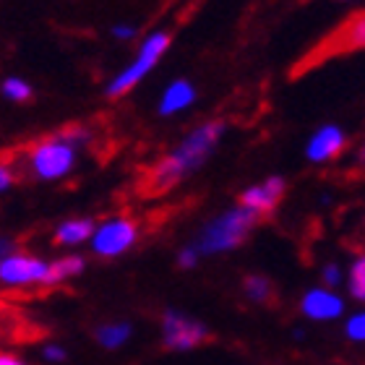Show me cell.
I'll return each instance as SVG.
<instances>
[{
    "mask_svg": "<svg viewBox=\"0 0 365 365\" xmlns=\"http://www.w3.org/2000/svg\"><path fill=\"white\" fill-rule=\"evenodd\" d=\"M11 182H14V175L8 173V168H3V170H0V188H8Z\"/></svg>",
    "mask_w": 365,
    "mask_h": 365,
    "instance_id": "cb8c5ba5",
    "label": "cell"
},
{
    "mask_svg": "<svg viewBox=\"0 0 365 365\" xmlns=\"http://www.w3.org/2000/svg\"><path fill=\"white\" fill-rule=\"evenodd\" d=\"M344 149V133L342 128L336 125H324L321 130L313 133V138L308 141V149H305V157L316 165H324V162L334 160L336 154Z\"/></svg>",
    "mask_w": 365,
    "mask_h": 365,
    "instance_id": "8fae6325",
    "label": "cell"
},
{
    "mask_svg": "<svg viewBox=\"0 0 365 365\" xmlns=\"http://www.w3.org/2000/svg\"><path fill=\"white\" fill-rule=\"evenodd\" d=\"M113 34L118 39H128V37H133V34H136V29H133V26H115Z\"/></svg>",
    "mask_w": 365,
    "mask_h": 365,
    "instance_id": "603a6c76",
    "label": "cell"
},
{
    "mask_svg": "<svg viewBox=\"0 0 365 365\" xmlns=\"http://www.w3.org/2000/svg\"><path fill=\"white\" fill-rule=\"evenodd\" d=\"M282 196H284V180L282 178H267L261 185H251L240 193V206L256 214H269L274 212V206L279 204Z\"/></svg>",
    "mask_w": 365,
    "mask_h": 365,
    "instance_id": "9c48e42d",
    "label": "cell"
},
{
    "mask_svg": "<svg viewBox=\"0 0 365 365\" xmlns=\"http://www.w3.org/2000/svg\"><path fill=\"white\" fill-rule=\"evenodd\" d=\"M196 99V89L185 81V78H178L175 84H170L162 94V102H160V115H175L180 110L190 105Z\"/></svg>",
    "mask_w": 365,
    "mask_h": 365,
    "instance_id": "4fadbf2b",
    "label": "cell"
},
{
    "mask_svg": "<svg viewBox=\"0 0 365 365\" xmlns=\"http://www.w3.org/2000/svg\"><path fill=\"white\" fill-rule=\"evenodd\" d=\"M138 227L136 222L128 217H113V220L102 222L91 237V251L102 256V259H115L136 243Z\"/></svg>",
    "mask_w": 365,
    "mask_h": 365,
    "instance_id": "8992f818",
    "label": "cell"
},
{
    "mask_svg": "<svg viewBox=\"0 0 365 365\" xmlns=\"http://www.w3.org/2000/svg\"><path fill=\"white\" fill-rule=\"evenodd\" d=\"M3 94L11 97L14 102H26V99H31V86L26 81H21V78H6L3 81Z\"/></svg>",
    "mask_w": 365,
    "mask_h": 365,
    "instance_id": "ac0fdd59",
    "label": "cell"
},
{
    "mask_svg": "<svg viewBox=\"0 0 365 365\" xmlns=\"http://www.w3.org/2000/svg\"><path fill=\"white\" fill-rule=\"evenodd\" d=\"M256 222H259V214L251 212V209H245V206L227 209V212L217 214L214 220L206 222L193 248H196L201 256L232 251V248L245 243V237L251 235V230L256 227Z\"/></svg>",
    "mask_w": 365,
    "mask_h": 365,
    "instance_id": "7a4b0ae2",
    "label": "cell"
},
{
    "mask_svg": "<svg viewBox=\"0 0 365 365\" xmlns=\"http://www.w3.org/2000/svg\"><path fill=\"white\" fill-rule=\"evenodd\" d=\"M81 272H84V259L81 256H63V259L50 264L42 287H55V284H61V282L71 279V277H76Z\"/></svg>",
    "mask_w": 365,
    "mask_h": 365,
    "instance_id": "5bb4252c",
    "label": "cell"
},
{
    "mask_svg": "<svg viewBox=\"0 0 365 365\" xmlns=\"http://www.w3.org/2000/svg\"><path fill=\"white\" fill-rule=\"evenodd\" d=\"M201 253L196 251V248H182L180 253H178V264H180V269H190L196 267V261Z\"/></svg>",
    "mask_w": 365,
    "mask_h": 365,
    "instance_id": "ffe728a7",
    "label": "cell"
},
{
    "mask_svg": "<svg viewBox=\"0 0 365 365\" xmlns=\"http://www.w3.org/2000/svg\"><path fill=\"white\" fill-rule=\"evenodd\" d=\"M97 336V342L107 350H115V347H120V344L128 342L130 336V324L125 321H113V324H102V327L94 331Z\"/></svg>",
    "mask_w": 365,
    "mask_h": 365,
    "instance_id": "9a60e30c",
    "label": "cell"
},
{
    "mask_svg": "<svg viewBox=\"0 0 365 365\" xmlns=\"http://www.w3.org/2000/svg\"><path fill=\"white\" fill-rule=\"evenodd\" d=\"M350 292L355 300H365V253L355 259L350 269Z\"/></svg>",
    "mask_w": 365,
    "mask_h": 365,
    "instance_id": "e0dca14e",
    "label": "cell"
},
{
    "mask_svg": "<svg viewBox=\"0 0 365 365\" xmlns=\"http://www.w3.org/2000/svg\"><path fill=\"white\" fill-rule=\"evenodd\" d=\"M168 47H170V31H154V34H149V37L144 39V45H141V50H138L136 61L130 63L120 76H115L113 81H110V86H107V97L118 99V97H123L125 91L133 89V86H136L138 81L160 63V58L165 55Z\"/></svg>",
    "mask_w": 365,
    "mask_h": 365,
    "instance_id": "277c9868",
    "label": "cell"
},
{
    "mask_svg": "<svg viewBox=\"0 0 365 365\" xmlns=\"http://www.w3.org/2000/svg\"><path fill=\"white\" fill-rule=\"evenodd\" d=\"M222 133H225V123L222 120H209L204 125H198L196 130H190L188 136L182 138L175 152H170L168 157H162L152 168L149 178L144 180V190L152 196H160L188 175H193L214 152V146L220 144Z\"/></svg>",
    "mask_w": 365,
    "mask_h": 365,
    "instance_id": "6da1fadb",
    "label": "cell"
},
{
    "mask_svg": "<svg viewBox=\"0 0 365 365\" xmlns=\"http://www.w3.org/2000/svg\"><path fill=\"white\" fill-rule=\"evenodd\" d=\"M47 269L37 256H24V253H14V256H3L0 261V282L6 287H29V284H45Z\"/></svg>",
    "mask_w": 365,
    "mask_h": 365,
    "instance_id": "ba28073f",
    "label": "cell"
},
{
    "mask_svg": "<svg viewBox=\"0 0 365 365\" xmlns=\"http://www.w3.org/2000/svg\"><path fill=\"white\" fill-rule=\"evenodd\" d=\"M300 311L313 321H331L336 316H342L344 303L342 297H336L329 289H308L300 300Z\"/></svg>",
    "mask_w": 365,
    "mask_h": 365,
    "instance_id": "30bf717a",
    "label": "cell"
},
{
    "mask_svg": "<svg viewBox=\"0 0 365 365\" xmlns=\"http://www.w3.org/2000/svg\"><path fill=\"white\" fill-rule=\"evenodd\" d=\"M78 146L71 141V136L63 130L58 136H47L31 146L26 154V168L37 180H61L68 175L76 162Z\"/></svg>",
    "mask_w": 365,
    "mask_h": 365,
    "instance_id": "3957f363",
    "label": "cell"
},
{
    "mask_svg": "<svg viewBox=\"0 0 365 365\" xmlns=\"http://www.w3.org/2000/svg\"><path fill=\"white\" fill-rule=\"evenodd\" d=\"M352 50H365V14H355L339 29L331 31L319 45V50L308 55V61L321 63L339 53H352Z\"/></svg>",
    "mask_w": 365,
    "mask_h": 365,
    "instance_id": "52a82bcc",
    "label": "cell"
},
{
    "mask_svg": "<svg viewBox=\"0 0 365 365\" xmlns=\"http://www.w3.org/2000/svg\"><path fill=\"white\" fill-rule=\"evenodd\" d=\"M212 339V331L196 319H188L178 311H165L162 316V344L168 350L185 352L193 347H201Z\"/></svg>",
    "mask_w": 365,
    "mask_h": 365,
    "instance_id": "5b68a950",
    "label": "cell"
},
{
    "mask_svg": "<svg viewBox=\"0 0 365 365\" xmlns=\"http://www.w3.org/2000/svg\"><path fill=\"white\" fill-rule=\"evenodd\" d=\"M97 227L91 220H66L55 227L53 243L55 245H81L84 240L94 237Z\"/></svg>",
    "mask_w": 365,
    "mask_h": 365,
    "instance_id": "7c38bea8",
    "label": "cell"
},
{
    "mask_svg": "<svg viewBox=\"0 0 365 365\" xmlns=\"http://www.w3.org/2000/svg\"><path fill=\"white\" fill-rule=\"evenodd\" d=\"M339 279H342L339 269H336L334 264H329V267L324 269V282H327V287H334V284H339Z\"/></svg>",
    "mask_w": 365,
    "mask_h": 365,
    "instance_id": "7402d4cb",
    "label": "cell"
},
{
    "mask_svg": "<svg viewBox=\"0 0 365 365\" xmlns=\"http://www.w3.org/2000/svg\"><path fill=\"white\" fill-rule=\"evenodd\" d=\"M344 334L350 336L352 342H365V313H355V316L347 321Z\"/></svg>",
    "mask_w": 365,
    "mask_h": 365,
    "instance_id": "d6986e66",
    "label": "cell"
},
{
    "mask_svg": "<svg viewBox=\"0 0 365 365\" xmlns=\"http://www.w3.org/2000/svg\"><path fill=\"white\" fill-rule=\"evenodd\" d=\"M243 292L248 295V300H253V303H261V305H267V303H272V300H274L272 279L261 277V274H251V277H245Z\"/></svg>",
    "mask_w": 365,
    "mask_h": 365,
    "instance_id": "2e32d148",
    "label": "cell"
},
{
    "mask_svg": "<svg viewBox=\"0 0 365 365\" xmlns=\"http://www.w3.org/2000/svg\"><path fill=\"white\" fill-rule=\"evenodd\" d=\"M0 365H24V363L16 355H8L6 352V355H0Z\"/></svg>",
    "mask_w": 365,
    "mask_h": 365,
    "instance_id": "d4e9b609",
    "label": "cell"
},
{
    "mask_svg": "<svg viewBox=\"0 0 365 365\" xmlns=\"http://www.w3.org/2000/svg\"><path fill=\"white\" fill-rule=\"evenodd\" d=\"M358 162H360V165H365V146L358 152Z\"/></svg>",
    "mask_w": 365,
    "mask_h": 365,
    "instance_id": "484cf974",
    "label": "cell"
},
{
    "mask_svg": "<svg viewBox=\"0 0 365 365\" xmlns=\"http://www.w3.org/2000/svg\"><path fill=\"white\" fill-rule=\"evenodd\" d=\"M42 355H45V360H50V363H63V360H66V350L58 347V344H47L45 350H42Z\"/></svg>",
    "mask_w": 365,
    "mask_h": 365,
    "instance_id": "44dd1931",
    "label": "cell"
}]
</instances>
